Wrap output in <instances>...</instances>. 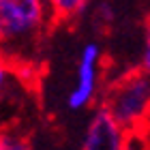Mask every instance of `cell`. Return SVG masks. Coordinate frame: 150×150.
<instances>
[{
    "label": "cell",
    "mask_w": 150,
    "mask_h": 150,
    "mask_svg": "<svg viewBox=\"0 0 150 150\" xmlns=\"http://www.w3.org/2000/svg\"><path fill=\"white\" fill-rule=\"evenodd\" d=\"M52 22L56 17L47 0H0V56L17 67L32 62Z\"/></svg>",
    "instance_id": "obj_1"
},
{
    "label": "cell",
    "mask_w": 150,
    "mask_h": 150,
    "mask_svg": "<svg viewBox=\"0 0 150 150\" xmlns=\"http://www.w3.org/2000/svg\"><path fill=\"white\" fill-rule=\"evenodd\" d=\"M101 105L127 131H142L150 122V73L142 67L120 73L105 86Z\"/></svg>",
    "instance_id": "obj_2"
},
{
    "label": "cell",
    "mask_w": 150,
    "mask_h": 150,
    "mask_svg": "<svg viewBox=\"0 0 150 150\" xmlns=\"http://www.w3.org/2000/svg\"><path fill=\"white\" fill-rule=\"evenodd\" d=\"M103 64L105 52L99 41H86L79 47L73 71V84L67 92V107L71 112L88 110L99 94H103Z\"/></svg>",
    "instance_id": "obj_3"
},
{
    "label": "cell",
    "mask_w": 150,
    "mask_h": 150,
    "mask_svg": "<svg viewBox=\"0 0 150 150\" xmlns=\"http://www.w3.org/2000/svg\"><path fill=\"white\" fill-rule=\"evenodd\" d=\"M129 133L125 127L110 114L107 107H97L88 120L81 150H122Z\"/></svg>",
    "instance_id": "obj_4"
},
{
    "label": "cell",
    "mask_w": 150,
    "mask_h": 150,
    "mask_svg": "<svg viewBox=\"0 0 150 150\" xmlns=\"http://www.w3.org/2000/svg\"><path fill=\"white\" fill-rule=\"evenodd\" d=\"M19 84H22V73L17 71V64L9 58L0 56V112H2L4 103L13 97Z\"/></svg>",
    "instance_id": "obj_5"
},
{
    "label": "cell",
    "mask_w": 150,
    "mask_h": 150,
    "mask_svg": "<svg viewBox=\"0 0 150 150\" xmlns=\"http://www.w3.org/2000/svg\"><path fill=\"white\" fill-rule=\"evenodd\" d=\"M47 2L52 6L56 22H69V19L84 15V11L92 4V0H47Z\"/></svg>",
    "instance_id": "obj_6"
},
{
    "label": "cell",
    "mask_w": 150,
    "mask_h": 150,
    "mask_svg": "<svg viewBox=\"0 0 150 150\" xmlns=\"http://www.w3.org/2000/svg\"><path fill=\"white\" fill-rule=\"evenodd\" d=\"M0 135H2L4 150H32L30 137L13 127H0Z\"/></svg>",
    "instance_id": "obj_7"
},
{
    "label": "cell",
    "mask_w": 150,
    "mask_h": 150,
    "mask_svg": "<svg viewBox=\"0 0 150 150\" xmlns=\"http://www.w3.org/2000/svg\"><path fill=\"white\" fill-rule=\"evenodd\" d=\"M139 67L150 73V13L144 24V43H142V56H139Z\"/></svg>",
    "instance_id": "obj_8"
},
{
    "label": "cell",
    "mask_w": 150,
    "mask_h": 150,
    "mask_svg": "<svg viewBox=\"0 0 150 150\" xmlns=\"http://www.w3.org/2000/svg\"><path fill=\"white\" fill-rule=\"evenodd\" d=\"M122 150H148V144L144 139V133H142V131L129 133V139H127V144L122 146Z\"/></svg>",
    "instance_id": "obj_9"
},
{
    "label": "cell",
    "mask_w": 150,
    "mask_h": 150,
    "mask_svg": "<svg viewBox=\"0 0 150 150\" xmlns=\"http://www.w3.org/2000/svg\"><path fill=\"white\" fill-rule=\"evenodd\" d=\"M0 150H4V146H2V135H0Z\"/></svg>",
    "instance_id": "obj_10"
}]
</instances>
